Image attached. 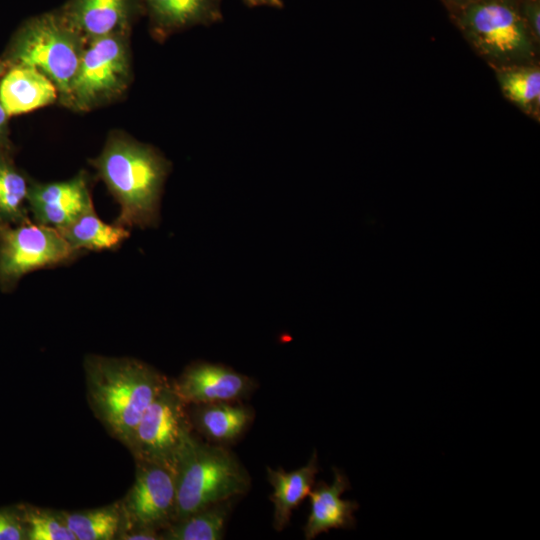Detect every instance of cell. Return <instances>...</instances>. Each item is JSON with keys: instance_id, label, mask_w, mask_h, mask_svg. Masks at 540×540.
Returning <instances> with one entry per match:
<instances>
[{"instance_id": "1", "label": "cell", "mask_w": 540, "mask_h": 540, "mask_svg": "<svg viewBox=\"0 0 540 540\" xmlns=\"http://www.w3.org/2000/svg\"><path fill=\"white\" fill-rule=\"evenodd\" d=\"M84 373L91 411L125 446L147 407L169 382L154 367L130 357L88 355Z\"/></svg>"}, {"instance_id": "2", "label": "cell", "mask_w": 540, "mask_h": 540, "mask_svg": "<svg viewBox=\"0 0 540 540\" xmlns=\"http://www.w3.org/2000/svg\"><path fill=\"white\" fill-rule=\"evenodd\" d=\"M99 176L120 205L116 224L154 225L169 170L166 159L151 146L114 134L93 161Z\"/></svg>"}, {"instance_id": "3", "label": "cell", "mask_w": 540, "mask_h": 540, "mask_svg": "<svg viewBox=\"0 0 540 540\" xmlns=\"http://www.w3.org/2000/svg\"><path fill=\"white\" fill-rule=\"evenodd\" d=\"M174 472L176 521L242 496L251 486L249 473L234 453L224 445L198 439L193 432L177 454Z\"/></svg>"}, {"instance_id": "4", "label": "cell", "mask_w": 540, "mask_h": 540, "mask_svg": "<svg viewBox=\"0 0 540 540\" xmlns=\"http://www.w3.org/2000/svg\"><path fill=\"white\" fill-rule=\"evenodd\" d=\"M85 37L57 10L25 20L12 36L4 60L35 68L68 96L87 45Z\"/></svg>"}, {"instance_id": "5", "label": "cell", "mask_w": 540, "mask_h": 540, "mask_svg": "<svg viewBox=\"0 0 540 540\" xmlns=\"http://www.w3.org/2000/svg\"><path fill=\"white\" fill-rule=\"evenodd\" d=\"M129 32H116L88 41L64 101L87 110L115 99L130 79Z\"/></svg>"}, {"instance_id": "6", "label": "cell", "mask_w": 540, "mask_h": 540, "mask_svg": "<svg viewBox=\"0 0 540 540\" xmlns=\"http://www.w3.org/2000/svg\"><path fill=\"white\" fill-rule=\"evenodd\" d=\"M193 432L188 405L169 381L143 413L126 446L135 461L171 466Z\"/></svg>"}, {"instance_id": "7", "label": "cell", "mask_w": 540, "mask_h": 540, "mask_svg": "<svg viewBox=\"0 0 540 540\" xmlns=\"http://www.w3.org/2000/svg\"><path fill=\"white\" fill-rule=\"evenodd\" d=\"M79 252L56 228L0 221V286L11 288L26 273L68 262Z\"/></svg>"}, {"instance_id": "8", "label": "cell", "mask_w": 540, "mask_h": 540, "mask_svg": "<svg viewBox=\"0 0 540 540\" xmlns=\"http://www.w3.org/2000/svg\"><path fill=\"white\" fill-rule=\"evenodd\" d=\"M123 526L161 531L176 521L177 491L174 468L165 464L136 461L135 480L120 500ZM119 533V534H120Z\"/></svg>"}, {"instance_id": "9", "label": "cell", "mask_w": 540, "mask_h": 540, "mask_svg": "<svg viewBox=\"0 0 540 540\" xmlns=\"http://www.w3.org/2000/svg\"><path fill=\"white\" fill-rule=\"evenodd\" d=\"M458 12L461 26L486 53L511 58L528 52L527 25L511 0H481Z\"/></svg>"}, {"instance_id": "10", "label": "cell", "mask_w": 540, "mask_h": 540, "mask_svg": "<svg viewBox=\"0 0 540 540\" xmlns=\"http://www.w3.org/2000/svg\"><path fill=\"white\" fill-rule=\"evenodd\" d=\"M171 384L187 405L234 402L247 398L256 388V382L247 375L208 362L189 365Z\"/></svg>"}, {"instance_id": "11", "label": "cell", "mask_w": 540, "mask_h": 540, "mask_svg": "<svg viewBox=\"0 0 540 540\" xmlns=\"http://www.w3.org/2000/svg\"><path fill=\"white\" fill-rule=\"evenodd\" d=\"M27 202L36 223L60 230L83 213L94 209L86 175L55 183H33Z\"/></svg>"}, {"instance_id": "12", "label": "cell", "mask_w": 540, "mask_h": 540, "mask_svg": "<svg viewBox=\"0 0 540 540\" xmlns=\"http://www.w3.org/2000/svg\"><path fill=\"white\" fill-rule=\"evenodd\" d=\"M62 15L88 41L116 32H130L145 14L144 0H68Z\"/></svg>"}, {"instance_id": "13", "label": "cell", "mask_w": 540, "mask_h": 540, "mask_svg": "<svg viewBox=\"0 0 540 540\" xmlns=\"http://www.w3.org/2000/svg\"><path fill=\"white\" fill-rule=\"evenodd\" d=\"M331 485L320 481L309 493L310 513L303 528L306 540H312L331 529H351L356 525L354 512L359 508L356 501L342 499L341 495L351 488L348 477L333 467Z\"/></svg>"}, {"instance_id": "14", "label": "cell", "mask_w": 540, "mask_h": 540, "mask_svg": "<svg viewBox=\"0 0 540 540\" xmlns=\"http://www.w3.org/2000/svg\"><path fill=\"white\" fill-rule=\"evenodd\" d=\"M222 0H144L150 31L157 40L222 20Z\"/></svg>"}, {"instance_id": "15", "label": "cell", "mask_w": 540, "mask_h": 540, "mask_svg": "<svg viewBox=\"0 0 540 540\" xmlns=\"http://www.w3.org/2000/svg\"><path fill=\"white\" fill-rule=\"evenodd\" d=\"M57 88L39 70L10 66L0 81V103L8 116H15L52 104Z\"/></svg>"}, {"instance_id": "16", "label": "cell", "mask_w": 540, "mask_h": 540, "mask_svg": "<svg viewBox=\"0 0 540 540\" xmlns=\"http://www.w3.org/2000/svg\"><path fill=\"white\" fill-rule=\"evenodd\" d=\"M188 414L193 430L220 445L236 441L254 419L252 408L237 401L191 404Z\"/></svg>"}, {"instance_id": "17", "label": "cell", "mask_w": 540, "mask_h": 540, "mask_svg": "<svg viewBox=\"0 0 540 540\" xmlns=\"http://www.w3.org/2000/svg\"><path fill=\"white\" fill-rule=\"evenodd\" d=\"M267 477L273 487L270 500L274 506L273 526L282 531L289 523L292 511L309 495L319 471L317 451L314 450L306 465L285 471L267 466Z\"/></svg>"}, {"instance_id": "18", "label": "cell", "mask_w": 540, "mask_h": 540, "mask_svg": "<svg viewBox=\"0 0 540 540\" xmlns=\"http://www.w3.org/2000/svg\"><path fill=\"white\" fill-rule=\"evenodd\" d=\"M234 499L222 501L177 520L160 531L162 540H220Z\"/></svg>"}, {"instance_id": "19", "label": "cell", "mask_w": 540, "mask_h": 540, "mask_svg": "<svg viewBox=\"0 0 540 540\" xmlns=\"http://www.w3.org/2000/svg\"><path fill=\"white\" fill-rule=\"evenodd\" d=\"M76 250H105L118 247L129 236L127 229L118 224L102 221L91 209L59 230Z\"/></svg>"}, {"instance_id": "20", "label": "cell", "mask_w": 540, "mask_h": 540, "mask_svg": "<svg viewBox=\"0 0 540 540\" xmlns=\"http://www.w3.org/2000/svg\"><path fill=\"white\" fill-rule=\"evenodd\" d=\"M65 521L76 540L117 539L123 514L120 501L81 511H63Z\"/></svg>"}, {"instance_id": "21", "label": "cell", "mask_w": 540, "mask_h": 540, "mask_svg": "<svg viewBox=\"0 0 540 540\" xmlns=\"http://www.w3.org/2000/svg\"><path fill=\"white\" fill-rule=\"evenodd\" d=\"M28 189L24 176L0 147V221L18 224L28 221L24 208Z\"/></svg>"}, {"instance_id": "22", "label": "cell", "mask_w": 540, "mask_h": 540, "mask_svg": "<svg viewBox=\"0 0 540 540\" xmlns=\"http://www.w3.org/2000/svg\"><path fill=\"white\" fill-rule=\"evenodd\" d=\"M27 540H76L63 511L23 504Z\"/></svg>"}, {"instance_id": "23", "label": "cell", "mask_w": 540, "mask_h": 540, "mask_svg": "<svg viewBox=\"0 0 540 540\" xmlns=\"http://www.w3.org/2000/svg\"><path fill=\"white\" fill-rule=\"evenodd\" d=\"M505 95L513 102L529 107L540 99V72L537 69L510 70L500 75Z\"/></svg>"}, {"instance_id": "24", "label": "cell", "mask_w": 540, "mask_h": 540, "mask_svg": "<svg viewBox=\"0 0 540 540\" xmlns=\"http://www.w3.org/2000/svg\"><path fill=\"white\" fill-rule=\"evenodd\" d=\"M0 540H27L23 504L0 507Z\"/></svg>"}, {"instance_id": "25", "label": "cell", "mask_w": 540, "mask_h": 540, "mask_svg": "<svg viewBox=\"0 0 540 540\" xmlns=\"http://www.w3.org/2000/svg\"><path fill=\"white\" fill-rule=\"evenodd\" d=\"M526 25L531 26L534 33L539 36L540 33V7L539 2L536 0H525L523 6V12H520Z\"/></svg>"}, {"instance_id": "26", "label": "cell", "mask_w": 540, "mask_h": 540, "mask_svg": "<svg viewBox=\"0 0 540 540\" xmlns=\"http://www.w3.org/2000/svg\"><path fill=\"white\" fill-rule=\"evenodd\" d=\"M118 540H162L160 531L150 528H131L122 531Z\"/></svg>"}, {"instance_id": "27", "label": "cell", "mask_w": 540, "mask_h": 540, "mask_svg": "<svg viewBox=\"0 0 540 540\" xmlns=\"http://www.w3.org/2000/svg\"><path fill=\"white\" fill-rule=\"evenodd\" d=\"M7 119L8 115L0 103V147H4L8 143Z\"/></svg>"}, {"instance_id": "28", "label": "cell", "mask_w": 540, "mask_h": 540, "mask_svg": "<svg viewBox=\"0 0 540 540\" xmlns=\"http://www.w3.org/2000/svg\"><path fill=\"white\" fill-rule=\"evenodd\" d=\"M243 2L249 7H272V8H282V0H243Z\"/></svg>"}, {"instance_id": "29", "label": "cell", "mask_w": 540, "mask_h": 540, "mask_svg": "<svg viewBox=\"0 0 540 540\" xmlns=\"http://www.w3.org/2000/svg\"><path fill=\"white\" fill-rule=\"evenodd\" d=\"M478 1H481V0H446V2L450 6H452L453 8L457 10V12L467 7L468 5L478 2Z\"/></svg>"}, {"instance_id": "30", "label": "cell", "mask_w": 540, "mask_h": 540, "mask_svg": "<svg viewBox=\"0 0 540 540\" xmlns=\"http://www.w3.org/2000/svg\"><path fill=\"white\" fill-rule=\"evenodd\" d=\"M8 68L9 65L7 64V62L4 59H0V79L4 76Z\"/></svg>"}]
</instances>
